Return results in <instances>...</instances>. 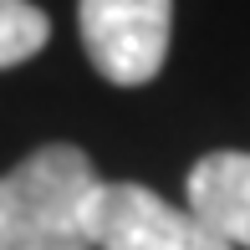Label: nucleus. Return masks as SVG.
<instances>
[{"label": "nucleus", "instance_id": "1", "mask_svg": "<svg viewBox=\"0 0 250 250\" xmlns=\"http://www.w3.org/2000/svg\"><path fill=\"white\" fill-rule=\"evenodd\" d=\"M102 179L77 143H46L0 174V250H92Z\"/></svg>", "mask_w": 250, "mask_h": 250}, {"label": "nucleus", "instance_id": "5", "mask_svg": "<svg viewBox=\"0 0 250 250\" xmlns=\"http://www.w3.org/2000/svg\"><path fill=\"white\" fill-rule=\"evenodd\" d=\"M51 36V21L31 0H0V72L36 56Z\"/></svg>", "mask_w": 250, "mask_h": 250}, {"label": "nucleus", "instance_id": "4", "mask_svg": "<svg viewBox=\"0 0 250 250\" xmlns=\"http://www.w3.org/2000/svg\"><path fill=\"white\" fill-rule=\"evenodd\" d=\"M189 209L230 250H250V153H204L189 168Z\"/></svg>", "mask_w": 250, "mask_h": 250}, {"label": "nucleus", "instance_id": "2", "mask_svg": "<svg viewBox=\"0 0 250 250\" xmlns=\"http://www.w3.org/2000/svg\"><path fill=\"white\" fill-rule=\"evenodd\" d=\"M87 62L112 87H143L158 77L174 31V0H77Z\"/></svg>", "mask_w": 250, "mask_h": 250}, {"label": "nucleus", "instance_id": "3", "mask_svg": "<svg viewBox=\"0 0 250 250\" xmlns=\"http://www.w3.org/2000/svg\"><path fill=\"white\" fill-rule=\"evenodd\" d=\"M97 250H230L189 204H174L143 184H102L92 199Z\"/></svg>", "mask_w": 250, "mask_h": 250}]
</instances>
